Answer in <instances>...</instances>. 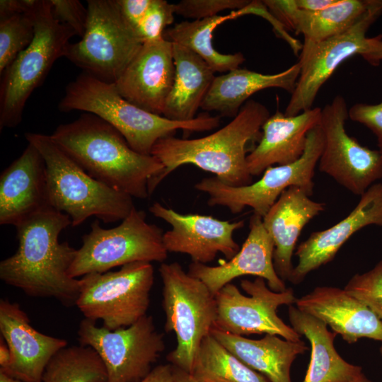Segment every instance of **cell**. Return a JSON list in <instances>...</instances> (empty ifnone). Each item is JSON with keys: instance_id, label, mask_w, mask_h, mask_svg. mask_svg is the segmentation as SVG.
Instances as JSON below:
<instances>
[{"instance_id": "6da1fadb", "label": "cell", "mask_w": 382, "mask_h": 382, "mask_svg": "<svg viewBox=\"0 0 382 382\" xmlns=\"http://www.w3.org/2000/svg\"><path fill=\"white\" fill-rule=\"evenodd\" d=\"M71 221L68 215L47 207L16 227L18 248L0 262V278L25 294L54 298L66 306L76 305L80 279L69 275L76 250L59 243L60 233Z\"/></svg>"}, {"instance_id": "7a4b0ae2", "label": "cell", "mask_w": 382, "mask_h": 382, "mask_svg": "<svg viewBox=\"0 0 382 382\" xmlns=\"http://www.w3.org/2000/svg\"><path fill=\"white\" fill-rule=\"evenodd\" d=\"M52 139L97 180L132 197L145 199L149 182L163 165L134 151L112 125L91 114L59 125Z\"/></svg>"}, {"instance_id": "3957f363", "label": "cell", "mask_w": 382, "mask_h": 382, "mask_svg": "<svg viewBox=\"0 0 382 382\" xmlns=\"http://www.w3.org/2000/svg\"><path fill=\"white\" fill-rule=\"evenodd\" d=\"M270 116L263 104L248 100L229 123L209 135L190 139L173 136L158 139L151 155L164 168L149 182V195L171 172L185 164L214 173L231 186L251 184L253 176L248 168L246 146L257 136Z\"/></svg>"}, {"instance_id": "277c9868", "label": "cell", "mask_w": 382, "mask_h": 382, "mask_svg": "<svg viewBox=\"0 0 382 382\" xmlns=\"http://www.w3.org/2000/svg\"><path fill=\"white\" fill-rule=\"evenodd\" d=\"M61 112L81 110L95 115L115 128L137 153L151 155L156 142L185 132L212 130L219 119L207 112L187 122L169 120L144 110L125 99L115 83H109L83 72L65 88L59 105Z\"/></svg>"}, {"instance_id": "5b68a950", "label": "cell", "mask_w": 382, "mask_h": 382, "mask_svg": "<svg viewBox=\"0 0 382 382\" xmlns=\"http://www.w3.org/2000/svg\"><path fill=\"white\" fill-rule=\"evenodd\" d=\"M25 137L44 158L50 207L68 215L72 226L93 216L104 223L122 221L135 207L132 197L93 178L50 135L27 132Z\"/></svg>"}, {"instance_id": "8992f818", "label": "cell", "mask_w": 382, "mask_h": 382, "mask_svg": "<svg viewBox=\"0 0 382 382\" xmlns=\"http://www.w3.org/2000/svg\"><path fill=\"white\" fill-rule=\"evenodd\" d=\"M33 14V41L1 74V129L21 123L29 97L42 84L55 61L64 57L70 39L76 35L72 28L54 18L50 0H37Z\"/></svg>"}, {"instance_id": "52a82bcc", "label": "cell", "mask_w": 382, "mask_h": 382, "mask_svg": "<svg viewBox=\"0 0 382 382\" xmlns=\"http://www.w3.org/2000/svg\"><path fill=\"white\" fill-rule=\"evenodd\" d=\"M164 329L174 332L177 345L166 357L169 364L190 374L203 340L211 334L217 318L215 295L199 279L177 262L162 263Z\"/></svg>"}, {"instance_id": "ba28073f", "label": "cell", "mask_w": 382, "mask_h": 382, "mask_svg": "<svg viewBox=\"0 0 382 382\" xmlns=\"http://www.w3.org/2000/svg\"><path fill=\"white\" fill-rule=\"evenodd\" d=\"M85 33L70 42L64 57L83 72L115 83L139 51L143 42L122 15L117 0H88Z\"/></svg>"}, {"instance_id": "9c48e42d", "label": "cell", "mask_w": 382, "mask_h": 382, "mask_svg": "<svg viewBox=\"0 0 382 382\" xmlns=\"http://www.w3.org/2000/svg\"><path fill=\"white\" fill-rule=\"evenodd\" d=\"M146 213L135 207L114 228H103L98 221L82 237L69 275L73 278L109 270L136 262H163L168 257L163 243V231L149 224Z\"/></svg>"}, {"instance_id": "30bf717a", "label": "cell", "mask_w": 382, "mask_h": 382, "mask_svg": "<svg viewBox=\"0 0 382 382\" xmlns=\"http://www.w3.org/2000/svg\"><path fill=\"white\" fill-rule=\"evenodd\" d=\"M151 262H136L116 272L90 273L80 279L76 306L85 318L103 321L114 330L126 328L146 316L154 284Z\"/></svg>"}, {"instance_id": "8fae6325", "label": "cell", "mask_w": 382, "mask_h": 382, "mask_svg": "<svg viewBox=\"0 0 382 382\" xmlns=\"http://www.w3.org/2000/svg\"><path fill=\"white\" fill-rule=\"evenodd\" d=\"M323 144V134L318 125L308 133L303 154L297 161L267 168L256 182L236 187L214 176L202 179L195 187L209 195V206H223L232 214H238L249 207L254 214L263 217L282 193L291 186L303 188L310 196L313 194V179Z\"/></svg>"}, {"instance_id": "7c38bea8", "label": "cell", "mask_w": 382, "mask_h": 382, "mask_svg": "<svg viewBox=\"0 0 382 382\" xmlns=\"http://www.w3.org/2000/svg\"><path fill=\"white\" fill-rule=\"evenodd\" d=\"M78 336L81 345L91 347L100 357L108 382H140L165 349L163 334L148 315L129 327L114 330L84 318Z\"/></svg>"}, {"instance_id": "4fadbf2b", "label": "cell", "mask_w": 382, "mask_h": 382, "mask_svg": "<svg viewBox=\"0 0 382 382\" xmlns=\"http://www.w3.org/2000/svg\"><path fill=\"white\" fill-rule=\"evenodd\" d=\"M382 14V0H370L359 20L347 30L320 42L304 40L299 59L300 72L284 115L294 116L312 108L318 91L336 69L355 54L369 50L366 33Z\"/></svg>"}, {"instance_id": "5bb4252c", "label": "cell", "mask_w": 382, "mask_h": 382, "mask_svg": "<svg viewBox=\"0 0 382 382\" xmlns=\"http://www.w3.org/2000/svg\"><path fill=\"white\" fill-rule=\"evenodd\" d=\"M349 117L345 99L336 96L321 110L320 127L324 144L320 171L354 195H362L382 178V152L360 144L345 129Z\"/></svg>"}, {"instance_id": "9a60e30c", "label": "cell", "mask_w": 382, "mask_h": 382, "mask_svg": "<svg viewBox=\"0 0 382 382\" xmlns=\"http://www.w3.org/2000/svg\"><path fill=\"white\" fill-rule=\"evenodd\" d=\"M242 289L227 284L215 295L217 305L216 328L237 335L270 334L290 341L301 340V335L287 325L278 316L279 307L291 306L297 298L291 288L284 291L271 290L261 277L253 281L243 279Z\"/></svg>"}, {"instance_id": "2e32d148", "label": "cell", "mask_w": 382, "mask_h": 382, "mask_svg": "<svg viewBox=\"0 0 382 382\" xmlns=\"http://www.w3.org/2000/svg\"><path fill=\"white\" fill-rule=\"evenodd\" d=\"M149 210L171 226L163 233L168 253L186 254L192 262L206 264L219 253L230 260L241 248L233 233L243 227L244 220L231 222L198 214H184L159 202L154 203Z\"/></svg>"}, {"instance_id": "e0dca14e", "label": "cell", "mask_w": 382, "mask_h": 382, "mask_svg": "<svg viewBox=\"0 0 382 382\" xmlns=\"http://www.w3.org/2000/svg\"><path fill=\"white\" fill-rule=\"evenodd\" d=\"M175 72L173 43L163 38L144 42L115 84L129 103L163 116Z\"/></svg>"}, {"instance_id": "ac0fdd59", "label": "cell", "mask_w": 382, "mask_h": 382, "mask_svg": "<svg viewBox=\"0 0 382 382\" xmlns=\"http://www.w3.org/2000/svg\"><path fill=\"white\" fill-rule=\"evenodd\" d=\"M376 225L382 227V183L371 185L352 211L331 227L314 231L297 247L298 262L289 282L300 284L311 272L331 262L341 247L356 232Z\"/></svg>"}, {"instance_id": "d6986e66", "label": "cell", "mask_w": 382, "mask_h": 382, "mask_svg": "<svg viewBox=\"0 0 382 382\" xmlns=\"http://www.w3.org/2000/svg\"><path fill=\"white\" fill-rule=\"evenodd\" d=\"M0 332L11 353L9 366L0 371L22 382H42L50 359L67 346L66 340L36 330L19 304L5 299L0 301Z\"/></svg>"}, {"instance_id": "ffe728a7", "label": "cell", "mask_w": 382, "mask_h": 382, "mask_svg": "<svg viewBox=\"0 0 382 382\" xmlns=\"http://www.w3.org/2000/svg\"><path fill=\"white\" fill-rule=\"evenodd\" d=\"M249 230L242 247L228 261L217 266L192 262L187 272L202 280L214 295L233 279L245 275L263 278L271 290L284 291L287 289L284 281L274 267V242L263 226L262 217L253 213Z\"/></svg>"}, {"instance_id": "44dd1931", "label": "cell", "mask_w": 382, "mask_h": 382, "mask_svg": "<svg viewBox=\"0 0 382 382\" xmlns=\"http://www.w3.org/2000/svg\"><path fill=\"white\" fill-rule=\"evenodd\" d=\"M295 304L324 322L349 344L363 337L382 342V320L344 289L317 286L297 299Z\"/></svg>"}, {"instance_id": "7402d4cb", "label": "cell", "mask_w": 382, "mask_h": 382, "mask_svg": "<svg viewBox=\"0 0 382 382\" xmlns=\"http://www.w3.org/2000/svg\"><path fill=\"white\" fill-rule=\"evenodd\" d=\"M47 207L45 163L39 151L28 143L1 174L0 224L16 226Z\"/></svg>"}, {"instance_id": "603a6c76", "label": "cell", "mask_w": 382, "mask_h": 382, "mask_svg": "<svg viewBox=\"0 0 382 382\" xmlns=\"http://www.w3.org/2000/svg\"><path fill=\"white\" fill-rule=\"evenodd\" d=\"M321 108H314L287 116L277 110L262 127L259 144L247 156V165L252 176L262 174L274 164L295 162L303 154L307 135L320 125Z\"/></svg>"}, {"instance_id": "cb8c5ba5", "label": "cell", "mask_w": 382, "mask_h": 382, "mask_svg": "<svg viewBox=\"0 0 382 382\" xmlns=\"http://www.w3.org/2000/svg\"><path fill=\"white\" fill-rule=\"evenodd\" d=\"M325 207V203L312 200L303 188L291 186L262 217L263 226L274 245V267L283 281L291 276L292 256L303 228Z\"/></svg>"}, {"instance_id": "d4e9b609", "label": "cell", "mask_w": 382, "mask_h": 382, "mask_svg": "<svg viewBox=\"0 0 382 382\" xmlns=\"http://www.w3.org/2000/svg\"><path fill=\"white\" fill-rule=\"evenodd\" d=\"M370 0H337L317 11L296 8L294 0L262 1L272 17L283 27L302 34L304 40L320 42L349 29L367 9Z\"/></svg>"}, {"instance_id": "484cf974", "label": "cell", "mask_w": 382, "mask_h": 382, "mask_svg": "<svg viewBox=\"0 0 382 382\" xmlns=\"http://www.w3.org/2000/svg\"><path fill=\"white\" fill-rule=\"evenodd\" d=\"M211 335L250 369L270 382H292L291 367L296 358L308 350L303 341H290L266 334L259 340L233 335L214 327Z\"/></svg>"}, {"instance_id": "4316f807", "label": "cell", "mask_w": 382, "mask_h": 382, "mask_svg": "<svg viewBox=\"0 0 382 382\" xmlns=\"http://www.w3.org/2000/svg\"><path fill=\"white\" fill-rule=\"evenodd\" d=\"M291 328L310 342L311 359L303 382H361L367 380L362 368L352 364L337 353V334L319 319L291 305L288 309Z\"/></svg>"}, {"instance_id": "83f0119b", "label": "cell", "mask_w": 382, "mask_h": 382, "mask_svg": "<svg viewBox=\"0 0 382 382\" xmlns=\"http://www.w3.org/2000/svg\"><path fill=\"white\" fill-rule=\"evenodd\" d=\"M300 72L296 63L287 69L274 74H263L243 69H235L216 76L201 108L204 111H216L221 115L235 117L255 93L270 88H279L291 94L295 89Z\"/></svg>"}, {"instance_id": "f1b7e54d", "label": "cell", "mask_w": 382, "mask_h": 382, "mask_svg": "<svg viewBox=\"0 0 382 382\" xmlns=\"http://www.w3.org/2000/svg\"><path fill=\"white\" fill-rule=\"evenodd\" d=\"M173 43V42H172ZM175 79L163 116L175 121L195 119L216 76L211 66L192 50L173 43Z\"/></svg>"}, {"instance_id": "f546056e", "label": "cell", "mask_w": 382, "mask_h": 382, "mask_svg": "<svg viewBox=\"0 0 382 382\" xmlns=\"http://www.w3.org/2000/svg\"><path fill=\"white\" fill-rule=\"evenodd\" d=\"M244 15L243 9L226 16H215L192 21H185L166 30L163 37L192 50L201 57L214 72L230 71L238 69L245 60L241 52L222 54L216 51L212 42L213 32L221 23Z\"/></svg>"}, {"instance_id": "4dcf8cb0", "label": "cell", "mask_w": 382, "mask_h": 382, "mask_svg": "<svg viewBox=\"0 0 382 382\" xmlns=\"http://www.w3.org/2000/svg\"><path fill=\"white\" fill-rule=\"evenodd\" d=\"M190 374L198 382H270L211 334L202 342Z\"/></svg>"}, {"instance_id": "1f68e13d", "label": "cell", "mask_w": 382, "mask_h": 382, "mask_svg": "<svg viewBox=\"0 0 382 382\" xmlns=\"http://www.w3.org/2000/svg\"><path fill=\"white\" fill-rule=\"evenodd\" d=\"M42 382H108V372L100 357L91 347L66 346L50 359Z\"/></svg>"}, {"instance_id": "d6a6232c", "label": "cell", "mask_w": 382, "mask_h": 382, "mask_svg": "<svg viewBox=\"0 0 382 382\" xmlns=\"http://www.w3.org/2000/svg\"><path fill=\"white\" fill-rule=\"evenodd\" d=\"M34 8L28 13L0 19V74L33 41L35 32Z\"/></svg>"}, {"instance_id": "836d02e7", "label": "cell", "mask_w": 382, "mask_h": 382, "mask_svg": "<svg viewBox=\"0 0 382 382\" xmlns=\"http://www.w3.org/2000/svg\"><path fill=\"white\" fill-rule=\"evenodd\" d=\"M344 289L367 306L382 320V260L371 270L354 274Z\"/></svg>"}, {"instance_id": "e575fe53", "label": "cell", "mask_w": 382, "mask_h": 382, "mask_svg": "<svg viewBox=\"0 0 382 382\" xmlns=\"http://www.w3.org/2000/svg\"><path fill=\"white\" fill-rule=\"evenodd\" d=\"M174 14L173 4L166 0H152L136 29L143 43L164 38L165 28L173 23Z\"/></svg>"}, {"instance_id": "d590c367", "label": "cell", "mask_w": 382, "mask_h": 382, "mask_svg": "<svg viewBox=\"0 0 382 382\" xmlns=\"http://www.w3.org/2000/svg\"><path fill=\"white\" fill-rule=\"evenodd\" d=\"M250 3L248 0H182L173 6L175 14L200 20L217 16L224 10L243 9Z\"/></svg>"}, {"instance_id": "8d00e7d4", "label": "cell", "mask_w": 382, "mask_h": 382, "mask_svg": "<svg viewBox=\"0 0 382 382\" xmlns=\"http://www.w3.org/2000/svg\"><path fill=\"white\" fill-rule=\"evenodd\" d=\"M54 18L69 26L76 35L82 37L85 33L88 9L79 0H50Z\"/></svg>"}, {"instance_id": "74e56055", "label": "cell", "mask_w": 382, "mask_h": 382, "mask_svg": "<svg viewBox=\"0 0 382 382\" xmlns=\"http://www.w3.org/2000/svg\"><path fill=\"white\" fill-rule=\"evenodd\" d=\"M349 117L369 129L376 136L382 152V100L376 104L358 103L348 110Z\"/></svg>"}, {"instance_id": "f35d334b", "label": "cell", "mask_w": 382, "mask_h": 382, "mask_svg": "<svg viewBox=\"0 0 382 382\" xmlns=\"http://www.w3.org/2000/svg\"><path fill=\"white\" fill-rule=\"evenodd\" d=\"M151 1L152 0H117L122 15L135 29L146 14Z\"/></svg>"}, {"instance_id": "ab89813d", "label": "cell", "mask_w": 382, "mask_h": 382, "mask_svg": "<svg viewBox=\"0 0 382 382\" xmlns=\"http://www.w3.org/2000/svg\"><path fill=\"white\" fill-rule=\"evenodd\" d=\"M37 0H1L0 19L15 14L28 13L34 8Z\"/></svg>"}, {"instance_id": "60d3db41", "label": "cell", "mask_w": 382, "mask_h": 382, "mask_svg": "<svg viewBox=\"0 0 382 382\" xmlns=\"http://www.w3.org/2000/svg\"><path fill=\"white\" fill-rule=\"evenodd\" d=\"M140 382H174L173 365L168 363L156 366Z\"/></svg>"}, {"instance_id": "b9f144b4", "label": "cell", "mask_w": 382, "mask_h": 382, "mask_svg": "<svg viewBox=\"0 0 382 382\" xmlns=\"http://www.w3.org/2000/svg\"><path fill=\"white\" fill-rule=\"evenodd\" d=\"M373 66H377L382 61V35L369 37L368 51L361 56Z\"/></svg>"}, {"instance_id": "7bdbcfd3", "label": "cell", "mask_w": 382, "mask_h": 382, "mask_svg": "<svg viewBox=\"0 0 382 382\" xmlns=\"http://www.w3.org/2000/svg\"><path fill=\"white\" fill-rule=\"evenodd\" d=\"M337 0H294L297 8L306 11H317L325 9Z\"/></svg>"}, {"instance_id": "ee69618b", "label": "cell", "mask_w": 382, "mask_h": 382, "mask_svg": "<svg viewBox=\"0 0 382 382\" xmlns=\"http://www.w3.org/2000/svg\"><path fill=\"white\" fill-rule=\"evenodd\" d=\"M11 361L10 349L3 337L0 340V370L7 369Z\"/></svg>"}, {"instance_id": "f6af8a7d", "label": "cell", "mask_w": 382, "mask_h": 382, "mask_svg": "<svg viewBox=\"0 0 382 382\" xmlns=\"http://www.w3.org/2000/svg\"><path fill=\"white\" fill-rule=\"evenodd\" d=\"M174 382H198L190 374L173 366Z\"/></svg>"}, {"instance_id": "bcb514c9", "label": "cell", "mask_w": 382, "mask_h": 382, "mask_svg": "<svg viewBox=\"0 0 382 382\" xmlns=\"http://www.w3.org/2000/svg\"><path fill=\"white\" fill-rule=\"evenodd\" d=\"M0 382H22L0 371Z\"/></svg>"}, {"instance_id": "7dc6e473", "label": "cell", "mask_w": 382, "mask_h": 382, "mask_svg": "<svg viewBox=\"0 0 382 382\" xmlns=\"http://www.w3.org/2000/svg\"><path fill=\"white\" fill-rule=\"evenodd\" d=\"M379 352H380L381 355L382 356V345L379 348Z\"/></svg>"}, {"instance_id": "c3c4849f", "label": "cell", "mask_w": 382, "mask_h": 382, "mask_svg": "<svg viewBox=\"0 0 382 382\" xmlns=\"http://www.w3.org/2000/svg\"><path fill=\"white\" fill-rule=\"evenodd\" d=\"M361 382H371V381H370L369 380L367 379V380H366V381H361Z\"/></svg>"}]
</instances>
